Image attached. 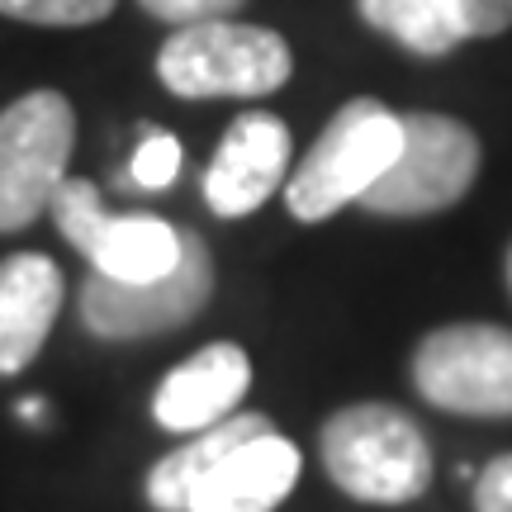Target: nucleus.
I'll return each instance as SVG.
<instances>
[{
  "mask_svg": "<svg viewBox=\"0 0 512 512\" xmlns=\"http://www.w3.org/2000/svg\"><path fill=\"white\" fill-rule=\"evenodd\" d=\"M176 176H181V143L162 128H147V138L133 152L128 181L138 190H166V185H176Z\"/></svg>",
  "mask_w": 512,
  "mask_h": 512,
  "instance_id": "nucleus-16",
  "label": "nucleus"
},
{
  "mask_svg": "<svg viewBox=\"0 0 512 512\" xmlns=\"http://www.w3.org/2000/svg\"><path fill=\"white\" fill-rule=\"evenodd\" d=\"M399 128H403L399 157L361 195L370 214L418 219V214H441V209L465 200L479 176L475 128L451 119V114H427V110L399 114Z\"/></svg>",
  "mask_w": 512,
  "mask_h": 512,
  "instance_id": "nucleus-4",
  "label": "nucleus"
},
{
  "mask_svg": "<svg viewBox=\"0 0 512 512\" xmlns=\"http://www.w3.org/2000/svg\"><path fill=\"white\" fill-rule=\"evenodd\" d=\"M318 451L332 484L361 503L399 508L422 498L432 484V451L422 427L389 403L337 408L318 432Z\"/></svg>",
  "mask_w": 512,
  "mask_h": 512,
  "instance_id": "nucleus-1",
  "label": "nucleus"
},
{
  "mask_svg": "<svg viewBox=\"0 0 512 512\" xmlns=\"http://www.w3.org/2000/svg\"><path fill=\"white\" fill-rule=\"evenodd\" d=\"M76 110L62 91H29L0 110V233H19L67 181Z\"/></svg>",
  "mask_w": 512,
  "mask_h": 512,
  "instance_id": "nucleus-5",
  "label": "nucleus"
},
{
  "mask_svg": "<svg viewBox=\"0 0 512 512\" xmlns=\"http://www.w3.org/2000/svg\"><path fill=\"white\" fill-rule=\"evenodd\" d=\"M53 219L62 228V238L91 261L95 275L105 280H124V285H143L157 275L176 271L185 242L181 228L152 214H110L95 181L67 176L53 195Z\"/></svg>",
  "mask_w": 512,
  "mask_h": 512,
  "instance_id": "nucleus-7",
  "label": "nucleus"
},
{
  "mask_svg": "<svg viewBox=\"0 0 512 512\" xmlns=\"http://www.w3.org/2000/svg\"><path fill=\"white\" fill-rule=\"evenodd\" d=\"M119 0H0V15L19 24H43V29H86L100 24Z\"/></svg>",
  "mask_w": 512,
  "mask_h": 512,
  "instance_id": "nucleus-15",
  "label": "nucleus"
},
{
  "mask_svg": "<svg viewBox=\"0 0 512 512\" xmlns=\"http://www.w3.org/2000/svg\"><path fill=\"white\" fill-rule=\"evenodd\" d=\"M508 285H512V247H508Z\"/></svg>",
  "mask_w": 512,
  "mask_h": 512,
  "instance_id": "nucleus-21",
  "label": "nucleus"
},
{
  "mask_svg": "<svg viewBox=\"0 0 512 512\" xmlns=\"http://www.w3.org/2000/svg\"><path fill=\"white\" fill-rule=\"evenodd\" d=\"M465 5V24L470 38H498L512 29V0H460Z\"/></svg>",
  "mask_w": 512,
  "mask_h": 512,
  "instance_id": "nucleus-19",
  "label": "nucleus"
},
{
  "mask_svg": "<svg viewBox=\"0 0 512 512\" xmlns=\"http://www.w3.org/2000/svg\"><path fill=\"white\" fill-rule=\"evenodd\" d=\"M185 252L176 271L143 280V285H124V280H105V275H86L81 285V323L105 337V342H138V337H162V332L185 328L195 313L209 304L214 294V261L209 247L195 228H181Z\"/></svg>",
  "mask_w": 512,
  "mask_h": 512,
  "instance_id": "nucleus-6",
  "label": "nucleus"
},
{
  "mask_svg": "<svg viewBox=\"0 0 512 512\" xmlns=\"http://www.w3.org/2000/svg\"><path fill=\"white\" fill-rule=\"evenodd\" d=\"M285 171H290V128H285V119H275L266 110H247L228 124L200 190L214 214L242 219V214H256L285 185Z\"/></svg>",
  "mask_w": 512,
  "mask_h": 512,
  "instance_id": "nucleus-9",
  "label": "nucleus"
},
{
  "mask_svg": "<svg viewBox=\"0 0 512 512\" xmlns=\"http://www.w3.org/2000/svg\"><path fill=\"white\" fill-rule=\"evenodd\" d=\"M299 484V451L280 432L233 446L209 475L190 489L185 512H275Z\"/></svg>",
  "mask_w": 512,
  "mask_h": 512,
  "instance_id": "nucleus-11",
  "label": "nucleus"
},
{
  "mask_svg": "<svg viewBox=\"0 0 512 512\" xmlns=\"http://www.w3.org/2000/svg\"><path fill=\"white\" fill-rule=\"evenodd\" d=\"M62 309V271L53 256L15 252L0 261V375L34 361Z\"/></svg>",
  "mask_w": 512,
  "mask_h": 512,
  "instance_id": "nucleus-12",
  "label": "nucleus"
},
{
  "mask_svg": "<svg viewBox=\"0 0 512 512\" xmlns=\"http://www.w3.org/2000/svg\"><path fill=\"white\" fill-rule=\"evenodd\" d=\"M261 432H271V418H261V413H233V418L195 432L185 446H176L171 456H162L152 465V475H147V503L157 512H185L190 489H195L233 446L261 437Z\"/></svg>",
  "mask_w": 512,
  "mask_h": 512,
  "instance_id": "nucleus-13",
  "label": "nucleus"
},
{
  "mask_svg": "<svg viewBox=\"0 0 512 512\" xmlns=\"http://www.w3.org/2000/svg\"><path fill=\"white\" fill-rule=\"evenodd\" d=\"M19 418H24V422H43V403L24 399V403H19Z\"/></svg>",
  "mask_w": 512,
  "mask_h": 512,
  "instance_id": "nucleus-20",
  "label": "nucleus"
},
{
  "mask_svg": "<svg viewBox=\"0 0 512 512\" xmlns=\"http://www.w3.org/2000/svg\"><path fill=\"white\" fill-rule=\"evenodd\" d=\"M157 76L181 100H256L290 81L294 53L275 29L200 19L171 29L157 53Z\"/></svg>",
  "mask_w": 512,
  "mask_h": 512,
  "instance_id": "nucleus-2",
  "label": "nucleus"
},
{
  "mask_svg": "<svg viewBox=\"0 0 512 512\" xmlns=\"http://www.w3.org/2000/svg\"><path fill=\"white\" fill-rule=\"evenodd\" d=\"M399 143L403 128L389 105L370 100V95L347 100L318 133V143L304 152V162L290 171V181H285L290 214L299 223H323L342 214L347 204H361V195L399 157Z\"/></svg>",
  "mask_w": 512,
  "mask_h": 512,
  "instance_id": "nucleus-3",
  "label": "nucleus"
},
{
  "mask_svg": "<svg viewBox=\"0 0 512 512\" xmlns=\"http://www.w3.org/2000/svg\"><path fill=\"white\" fill-rule=\"evenodd\" d=\"M356 10L370 29L389 34L418 57H446L470 38L460 0H356Z\"/></svg>",
  "mask_w": 512,
  "mask_h": 512,
  "instance_id": "nucleus-14",
  "label": "nucleus"
},
{
  "mask_svg": "<svg viewBox=\"0 0 512 512\" xmlns=\"http://www.w3.org/2000/svg\"><path fill=\"white\" fill-rule=\"evenodd\" d=\"M152 19H162V24H200V19H228L238 15L247 0H138Z\"/></svg>",
  "mask_w": 512,
  "mask_h": 512,
  "instance_id": "nucleus-17",
  "label": "nucleus"
},
{
  "mask_svg": "<svg viewBox=\"0 0 512 512\" xmlns=\"http://www.w3.org/2000/svg\"><path fill=\"white\" fill-rule=\"evenodd\" d=\"M247 389H252V356L238 342H209L157 384L152 418L166 432H204L214 422L233 418Z\"/></svg>",
  "mask_w": 512,
  "mask_h": 512,
  "instance_id": "nucleus-10",
  "label": "nucleus"
},
{
  "mask_svg": "<svg viewBox=\"0 0 512 512\" xmlns=\"http://www.w3.org/2000/svg\"><path fill=\"white\" fill-rule=\"evenodd\" d=\"M475 508L479 512H512V451L494 456L475 479Z\"/></svg>",
  "mask_w": 512,
  "mask_h": 512,
  "instance_id": "nucleus-18",
  "label": "nucleus"
},
{
  "mask_svg": "<svg viewBox=\"0 0 512 512\" xmlns=\"http://www.w3.org/2000/svg\"><path fill=\"white\" fill-rule=\"evenodd\" d=\"M413 384L460 418H512V332L498 323H446L413 351Z\"/></svg>",
  "mask_w": 512,
  "mask_h": 512,
  "instance_id": "nucleus-8",
  "label": "nucleus"
}]
</instances>
